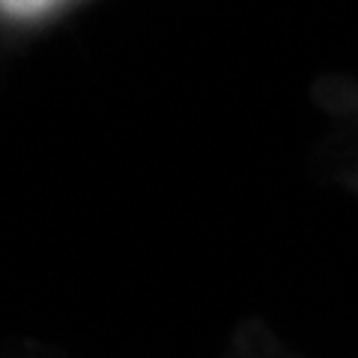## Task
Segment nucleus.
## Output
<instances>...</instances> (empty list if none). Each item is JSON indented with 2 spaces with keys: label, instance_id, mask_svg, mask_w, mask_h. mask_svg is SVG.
I'll return each mask as SVG.
<instances>
[{
  "label": "nucleus",
  "instance_id": "1",
  "mask_svg": "<svg viewBox=\"0 0 358 358\" xmlns=\"http://www.w3.org/2000/svg\"><path fill=\"white\" fill-rule=\"evenodd\" d=\"M63 3H69V0H0V15L15 21H36L60 9Z\"/></svg>",
  "mask_w": 358,
  "mask_h": 358
}]
</instances>
